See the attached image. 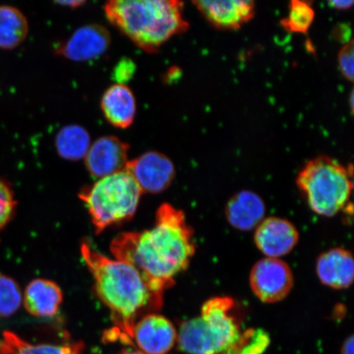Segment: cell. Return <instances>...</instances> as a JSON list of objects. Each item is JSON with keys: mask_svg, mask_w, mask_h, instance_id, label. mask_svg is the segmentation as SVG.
I'll return each mask as SVG.
<instances>
[{"mask_svg": "<svg viewBox=\"0 0 354 354\" xmlns=\"http://www.w3.org/2000/svg\"><path fill=\"white\" fill-rule=\"evenodd\" d=\"M111 252L115 259L132 266L165 293L174 285V277L188 268L196 246L184 212L165 203L151 229L119 234L111 243Z\"/></svg>", "mask_w": 354, "mask_h": 354, "instance_id": "cell-1", "label": "cell"}, {"mask_svg": "<svg viewBox=\"0 0 354 354\" xmlns=\"http://www.w3.org/2000/svg\"><path fill=\"white\" fill-rule=\"evenodd\" d=\"M81 252L94 278L97 295L110 310L118 329L130 340L136 320L162 308L165 293L155 289L132 266L108 258L87 243H82Z\"/></svg>", "mask_w": 354, "mask_h": 354, "instance_id": "cell-2", "label": "cell"}, {"mask_svg": "<svg viewBox=\"0 0 354 354\" xmlns=\"http://www.w3.org/2000/svg\"><path fill=\"white\" fill-rule=\"evenodd\" d=\"M183 10L184 3L176 0H112L104 6L110 24L150 54L187 32Z\"/></svg>", "mask_w": 354, "mask_h": 354, "instance_id": "cell-3", "label": "cell"}, {"mask_svg": "<svg viewBox=\"0 0 354 354\" xmlns=\"http://www.w3.org/2000/svg\"><path fill=\"white\" fill-rule=\"evenodd\" d=\"M229 297H215L203 304L201 317L181 325L177 340L189 354H242L248 330L242 331Z\"/></svg>", "mask_w": 354, "mask_h": 354, "instance_id": "cell-4", "label": "cell"}, {"mask_svg": "<svg viewBox=\"0 0 354 354\" xmlns=\"http://www.w3.org/2000/svg\"><path fill=\"white\" fill-rule=\"evenodd\" d=\"M296 184L315 214L334 216L347 207L353 188V168L328 156L317 157L304 166Z\"/></svg>", "mask_w": 354, "mask_h": 354, "instance_id": "cell-5", "label": "cell"}, {"mask_svg": "<svg viewBox=\"0 0 354 354\" xmlns=\"http://www.w3.org/2000/svg\"><path fill=\"white\" fill-rule=\"evenodd\" d=\"M142 194L135 179L124 170L99 179L79 196L86 203L96 233L100 234L110 225L130 219Z\"/></svg>", "mask_w": 354, "mask_h": 354, "instance_id": "cell-6", "label": "cell"}, {"mask_svg": "<svg viewBox=\"0 0 354 354\" xmlns=\"http://www.w3.org/2000/svg\"><path fill=\"white\" fill-rule=\"evenodd\" d=\"M250 283L257 298L263 303L274 304L280 302L290 294L294 277L284 261L265 258L252 268Z\"/></svg>", "mask_w": 354, "mask_h": 354, "instance_id": "cell-7", "label": "cell"}, {"mask_svg": "<svg viewBox=\"0 0 354 354\" xmlns=\"http://www.w3.org/2000/svg\"><path fill=\"white\" fill-rule=\"evenodd\" d=\"M129 172L142 193L165 192L174 181L176 169L171 159L160 152L148 151L127 162Z\"/></svg>", "mask_w": 354, "mask_h": 354, "instance_id": "cell-8", "label": "cell"}, {"mask_svg": "<svg viewBox=\"0 0 354 354\" xmlns=\"http://www.w3.org/2000/svg\"><path fill=\"white\" fill-rule=\"evenodd\" d=\"M110 44L107 28L99 24H87L75 30L66 41L57 44L55 53L66 59L86 62L103 55Z\"/></svg>", "mask_w": 354, "mask_h": 354, "instance_id": "cell-9", "label": "cell"}, {"mask_svg": "<svg viewBox=\"0 0 354 354\" xmlns=\"http://www.w3.org/2000/svg\"><path fill=\"white\" fill-rule=\"evenodd\" d=\"M129 145L115 136L100 137L91 145L85 157L87 170L97 178L126 170Z\"/></svg>", "mask_w": 354, "mask_h": 354, "instance_id": "cell-10", "label": "cell"}, {"mask_svg": "<svg viewBox=\"0 0 354 354\" xmlns=\"http://www.w3.org/2000/svg\"><path fill=\"white\" fill-rule=\"evenodd\" d=\"M193 4L209 24L220 30H238L255 15L251 0H201Z\"/></svg>", "mask_w": 354, "mask_h": 354, "instance_id": "cell-11", "label": "cell"}, {"mask_svg": "<svg viewBox=\"0 0 354 354\" xmlns=\"http://www.w3.org/2000/svg\"><path fill=\"white\" fill-rule=\"evenodd\" d=\"M298 230L290 221L277 216L262 221L256 227L255 245L267 258L280 259L297 245Z\"/></svg>", "mask_w": 354, "mask_h": 354, "instance_id": "cell-12", "label": "cell"}, {"mask_svg": "<svg viewBox=\"0 0 354 354\" xmlns=\"http://www.w3.org/2000/svg\"><path fill=\"white\" fill-rule=\"evenodd\" d=\"M177 338L175 327L166 317L151 313L141 317L133 329V337L145 354H165Z\"/></svg>", "mask_w": 354, "mask_h": 354, "instance_id": "cell-13", "label": "cell"}, {"mask_svg": "<svg viewBox=\"0 0 354 354\" xmlns=\"http://www.w3.org/2000/svg\"><path fill=\"white\" fill-rule=\"evenodd\" d=\"M316 272L322 284L335 290L347 289L354 278L353 255L343 248L326 251L317 259Z\"/></svg>", "mask_w": 354, "mask_h": 354, "instance_id": "cell-14", "label": "cell"}, {"mask_svg": "<svg viewBox=\"0 0 354 354\" xmlns=\"http://www.w3.org/2000/svg\"><path fill=\"white\" fill-rule=\"evenodd\" d=\"M104 116L111 125L127 129L134 122L136 100L134 93L126 84L116 83L104 93L100 101Z\"/></svg>", "mask_w": 354, "mask_h": 354, "instance_id": "cell-15", "label": "cell"}, {"mask_svg": "<svg viewBox=\"0 0 354 354\" xmlns=\"http://www.w3.org/2000/svg\"><path fill=\"white\" fill-rule=\"evenodd\" d=\"M266 207L262 198L251 190H241L225 206V215L230 225L239 231H251L264 219Z\"/></svg>", "mask_w": 354, "mask_h": 354, "instance_id": "cell-16", "label": "cell"}, {"mask_svg": "<svg viewBox=\"0 0 354 354\" xmlns=\"http://www.w3.org/2000/svg\"><path fill=\"white\" fill-rule=\"evenodd\" d=\"M63 302V292L54 281L37 279L29 283L22 304L30 314L35 317H50L56 315Z\"/></svg>", "mask_w": 354, "mask_h": 354, "instance_id": "cell-17", "label": "cell"}, {"mask_svg": "<svg viewBox=\"0 0 354 354\" xmlns=\"http://www.w3.org/2000/svg\"><path fill=\"white\" fill-rule=\"evenodd\" d=\"M28 32V21L19 8L0 6V48L13 50L19 47Z\"/></svg>", "mask_w": 354, "mask_h": 354, "instance_id": "cell-18", "label": "cell"}, {"mask_svg": "<svg viewBox=\"0 0 354 354\" xmlns=\"http://www.w3.org/2000/svg\"><path fill=\"white\" fill-rule=\"evenodd\" d=\"M91 136L82 126H65L55 137V149L66 160L77 161L85 158L91 147Z\"/></svg>", "mask_w": 354, "mask_h": 354, "instance_id": "cell-19", "label": "cell"}, {"mask_svg": "<svg viewBox=\"0 0 354 354\" xmlns=\"http://www.w3.org/2000/svg\"><path fill=\"white\" fill-rule=\"evenodd\" d=\"M3 342L13 354H83L82 346L76 344H32L11 331H4Z\"/></svg>", "mask_w": 354, "mask_h": 354, "instance_id": "cell-20", "label": "cell"}, {"mask_svg": "<svg viewBox=\"0 0 354 354\" xmlns=\"http://www.w3.org/2000/svg\"><path fill=\"white\" fill-rule=\"evenodd\" d=\"M314 19L315 10L311 3L293 0L290 3L288 16L281 21V24L289 33L306 34Z\"/></svg>", "mask_w": 354, "mask_h": 354, "instance_id": "cell-21", "label": "cell"}, {"mask_svg": "<svg viewBox=\"0 0 354 354\" xmlns=\"http://www.w3.org/2000/svg\"><path fill=\"white\" fill-rule=\"evenodd\" d=\"M22 304V293L12 278L0 274V317L13 315Z\"/></svg>", "mask_w": 354, "mask_h": 354, "instance_id": "cell-22", "label": "cell"}, {"mask_svg": "<svg viewBox=\"0 0 354 354\" xmlns=\"http://www.w3.org/2000/svg\"><path fill=\"white\" fill-rule=\"evenodd\" d=\"M16 205L15 194L10 184L0 178V232L12 219Z\"/></svg>", "mask_w": 354, "mask_h": 354, "instance_id": "cell-23", "label": "cell"}, {"mask_svg": "<svg viewBox=\"0 0 354 354\" xmlns=\"http://www.w3.org/2000/svg\"><path fill=\"white\" fill-rule=\"evenodd\" d=\"M338 66L344 79L353 82L354 74V44L353 39L344 44L338 55Z\"/></svg>", "mask_w": 354, "mask_h": 354, "instance_id": "cell-24", "label": "cell"}, {"mask_svg": "<svg viewBox=\"0 0 354 354\" xmlns=\"http://www.w3.org/2000/svg\"><path fill=\"white\" fill-rule=\"evenodd\" d=\"M136 70V65L131 59H122L119 62L114 70V78L117 83L125 84L132 77Z\"/></svg>", "mask_w": 354, "mask_h": 354, "instance_id": "cell-25", "label": "cell"}, {"mask_svg": "<svg viewBox=\"0 0 354 354\" xmlns=\"http://www.w3.org/2000/svg\"><path fill=\"white\" fill-rule=\"evenodd\" d=\"M328 4L329 6L334 8V10L344 11L351 8L353 6V1H351V0H343V1H336V0H333V1L328 2Z\"/></svg>", "mask_w": 354, "mask_h": 354, "instance_id": "cell-26", "label": "cell"}, {"mask_svg": "<svg viewBox=\"0 0 354 354\" xmlns=\"http://www.w3.org/2000/svg\"><path fill=\"white\" fill-rule=\"evenodd\" d=\"M354 348V339L353 335L349 336V337L345 340L343 346L342 354H353Z\"/></svg>", "mask_w": 354, "mask_h": 354, "instance_id": "cell-27", "label": "cell"}, {"mask_svg": "<svg viewBox=\"0 0 354 354\" xmlns=\"http://www.w3.org/2000/svg\"><path fill=\"white\" fill-rule=\"evenodd\" d=\"M57 3L62 7L75 8L81 7L83 4H85L86 2L82 1V0H79V1L73 0V1H57Z\"/></svg>", "mask_w": 354, "mask_h": 354, "instance_id": "cell-28", "label": "cell"}, {"mask_svg": "<svg viewBox=\"0 0 354 354\" xmlns=\"http://www.w3.org/2000/svg\"><path fill=\"white\" fill-rule=\"evenodd\" d=\"M0 354H13L10 349L7 347V345L3 342L2 339H0Z\"/></svg>", "mask_w": 354, "mask_h": 354, "instance_id": "cell-29", "label": "cell"}, {"mask_svg": "<svg viewBox=\"0 0 354 354\" xmlns=\"http://www.w3.org/2000/svg\"><path fill=\"white\" fill-rule=\"evenodd\" d=\"M122 354H145V353L143 352L136 351V352H127V353H124Z\"/></svg>", "mask_w": 354, "mask_h": 354, "instance_id": "cell-30", "label": "cell"}]
</instances>
